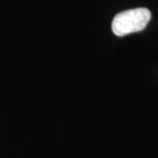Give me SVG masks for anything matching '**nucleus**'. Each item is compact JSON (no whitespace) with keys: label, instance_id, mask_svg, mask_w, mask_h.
I'll return each mask as SVG.
<instances>
[{"label":"nucleus","instance_id":"f257e3e1","mask_svg":"<svg viewBox=\"0 0 158 158\" xmlns=\"http://www.w3.org/2000/svg\"><path fill=\"white\" fill-rule=\"evenodd\" d=\"M151 18L147 8H136L118 13L112 23V30L117 36L140 32L146 27Z\"/></svg>","mask_w":158,"mask_h":158}]
</instances>
